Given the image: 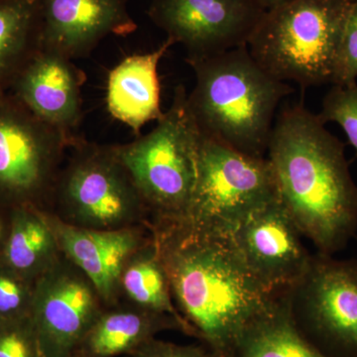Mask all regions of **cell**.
I'll return each mask as SVG.
<instances>
[{"mask_svg":"<svg viewBox=\"0 0 357 357\" xmlns=\"http://www.w3.org/2000/svg\"><path fill=\"white\" fill-rule=\"evenodd\" d=\"M59 173L50 206L74 227L115 230L146 225L150 213L114 147L81 138Z\"/></svg>","mask_w":357,"mask_h":357,"instance_id":"cell-6","label":"cell"},{"mask_svg":"<svg viewBox=\"0 0 357 357\" xmlns=\"http://www.w3.org/2000/svg\"><path fill=\"white\" fill-rule=\"evenodd\" d=\"M202 133L188 105L187 89H175L170 107L146 135L112 145L150 213V220L184 218L196 185Z\"/></svg>","mask_w":357,"mask_h":357,"instance_id":"cell-5","label":"cell"},{"mask_svg":"<svg viewBox=\"0 0 357 357\" xmlns=\"http://www.w3.org/2000/svg\"><path fill=\"white\" fill-rule=\"evenodd\" d=\"M175 44L167 38L158 48L128 56L110 70L107 86V107L116 121L139 135L148 122L158 121L161 109L160 61Z\"/></svg>","mask_w":357,"mask_h":357,"instance_id":"cell-16","label":"cell"},{"mask_svg":"<svg viewBox=\"0 0 357 357\" xmlns=\"http://www.w3.org/2000/svg\"><path fill=\"white\" fill-rule=\"evenodd\" d=\"M229 357H328L296 326L289 291L275 296L244 328Z\"/></svg>","mask_w":357,"mask_h":357,"instance_id":"cell-18","label":"cell"},{"mask_svg":"<svg viewBox=\"0 0 357 357\" xmlns=\"http://www.w3.org/2000/svg\"><path fill=\"white\" fill-rule=\"evenodd\" d=\"M121 291L122 301L148 311L172 316L184 326L185 335L194 337L191 328L176 307L168 274L152 232L149 241L138 248L124 265Z\"/></svg>","mask_w":357,"mask_h":357,"instance_id":"cell-20","label":"cell"},{"mask_svg":"<svg viewBox=\"0 0 357 357\" xmlns=\"http://www.w3.org/2000/svg\"><path fill=\"white\" fill-rule=\"evenodd\" d=\"M105 309L88 278L62 255L35 281L31 319L45 357H70Z\"/></svg>","mask_w":357,"mask_h":357,"instance_id":"cell-10","label":"cell"},{"mask_svg":"<svg viewBox=\"0 0 357 357\" xmlns=\"http://www.w3.org/2000/svg\"><path fill=\"white\" fill-rule=\"evenodd\" d=\"M41 48L36 0H0V96Z\"/></svg>","mask_w":357,"mask_h":357,"instance_id":"cell-21","label":"cell"},{"mask_svg":"<svg viewBox=\"0 0 357 357\" xmlns=\"http://www.w3.org/2000/svg\"><path fill=\"white\" fill-rule=\"evenodd\" d=\"M165 331L184 326L169 314L148 311L122 301L105 307L84 335L74 354L79 357L126 356Z\"/></svg>","mask_w":357,"mask_h":357,"instance_id":"cell-17","label":"cell"},{"mask_svg":"<svg viewBox=\"0 0 357 357\" xmlns=\"http://www.w3.org/2000/svg\"><path fill=\"white\" fill-rule=\"evenodd\" d=\"M260 8L263 10L266 11L269 9L274 8V7L280 6L282 3L289 1V0H253Z\"/></svg>","mask_w":357,"mask_h":357,"instance_id":"cell-27","label":"cell"},{"mask_svg":"<svg viewBox=\"0 0 357 357\" xmlns=\"http://www.w3.org/2000/svg\"><path fill=\"white\" fill-rule=\"evenodd\" d=\"M176 307L194 337L229 357L249 321L276 295L249 271L229 230L181 218L148 223Z\"/></svg>","mask_w":357,"mask_h":357,"instance_id":"cell-1","label":"cell"},{"mask_svg":"<svg viewBox=\"0 0 357 357\" xmlns=\"http://www.w3.org/2000/svg\"><path fill=\"white\" fill-rule=\"evenodd\" d=\"M351 0H289L263 13L248 43L278 81L307 89L333 84Z\"/></svg>","mask_w":357,"mask_h":357,"instance_id":"cell-4","label":"cell"},{"mask_svg":"<svg viewBox=\"0 0 357 357\" xmlns=\"http://www.w3.org/2000/svg\"><path fill=\"white\" fill-rule=\"evenodd\" d=\"M62 256L57 239L45 217L33 206L11 208L0 264L35 282Z\"/></svg>","mask_w":357,"mask_h":357,"instance_id":"cell-19","label":"cell"},{"mask_svg":"<svg viewBox=\"0 0 357 357\" xmlns=\"http://www.w3.org/2000/svg\"><path fill=\"white\" fill-rule=\"evenodd\" d=\"M302 335L328 357H357V258L317 253L290 291Z\"/></svg>","mask_w":357,"mask_h":357,"instance_id":"cell-9","label":"cell"},{"mask_svg":"<svg viewBox=\"0 0 357 357\" xmlns=\"http://www.w3.org/2000/svg\"><path fill=\"white\" fill-rule=\"evenodd\" d=\"M34 284L0 264V321L31 316Z\"/></svg>","mask_w":357,"mask_h":357,"instance_id":"cell-23","label":"cell"},{"mask_svg":"<svg viewBox=\"0 0 357 357\" xmlns=\"http://www.w3.org/2000/svg\"><path fill=\"white\" fill-rule=\"evenodd\" d=\"M0 357H45L31 316L0 321Z\"/></svg>","mask_w":357,"mask_h":357,"instance_id":"cell-24","label":"cell"},{"mask_svg":"<svg viewBox=\"0 0 357 357\" xmlns=\"http://www.w3.org/2000/svg\"><path fill=\"white\" fill-rule=\"evenodd\" d=\"M318 115L324 123L338 124L357 154V83L333 84L324 98Z\"/></svg>","mask_w":357,"mask_h":357,"instance_id":"cell-22","label":"cell"},{"mask_svg":"<svg viewBox=\"0 0 357 357\" xmlns=\"http://www.w3.org/2000/svg\"><path fill=\"white\" fill-rule=\"evenodd\" d=\"M304 105L277 116L267 157L282 203L319 253L335 255L357 230V187L344 146Z\"/></svg>","mask_w":357,"mask_h":357,"instance_id":"cell-2","label":"cell"},{"mask_svg":"<svg viewBox=\"0 0 357 357\" xmlns=\"http://www.w3.org/2000/svg\"><path fill=\"white\" fill-rule=\"evenodd\" d=\"M72 144L10 93L0 96V199L48 210Z\"/></svg>","mask_w":357,"mask_h":357,"instance_id":"cell-7","label":"cell"},{"mask_svg":"<svg viewBox=\"0 0 357 357\" xmlns=\"http://www.w3.org/2000/svg\"><path fill=\"white\" fill-rule=\"evenodd\" d=\"M357 83V0L352 1L345 21L337 70L333 84L349 86Z\"/></svg>","mask_w":357,"mask_h":357,"instance_id":"cell-25","label":"cell"},{"mask_svg":"<svg viewBox=\"0 0 357 357\" xmlns=\"http://www.w3.org/2000/svg\"><path fill=\"white\" fill-rule=\"evenodd\" d=\"M351 1H356V0H351Z\"/></svg>","mask_w":357,"mask_h":357,"instance_id":"cell-30","label":"cell"},{"mask_svg":"<svg viewBox=\"0 0 357 357\" xmlns=\"http://www.w3.org/2000/svg\"><path fill=\"white\" fill-rule=\"evenodd\" d=\"M62 255L93 284L105 307L122 302L121 276L130 256L151 237L148 225L115 230L83 229L68 225L45 210Z\"/></svg>","mask_w":357,"mask_h":357,"instance_id":"cell-15","label":"cell"},{"mask_svg":"<svg viewBox=\"0 0 357 357\" xmlns=\"http://www.w3.org/2000/svg\"><path fill=\"white\" fill-rule=\"evenodd\" d=\"M70 357H79V356H76V354H73V356H70Z\"/></svg>","mask_w":357,"mask_h":357,"instance_id":"cell-29","label":"cell"},{"mask_svg":"<svg viewBox=\"0 0 357 357\" xmlns=\"http://www.w3.org/2000/svg\"><path fill=\"white\" fill-rule=\"evenodd\" d=\"M4 230H6V227H4L3 220L0 218V241H2L4 236Z\"/></svg>","mask_w":357,"mask_h":357,"instance_id":"cell-28","label":"cell"},{"mask_svg":"<svg viewBox=\"0 0 357 357\" xmlns=\"http://www.w3.org/2000/svg\"><path fill=\"white\" fill-rule=\"evenodd\" d=\"M41 48L86 58L109 36H128L137 24L128 0H36Z\"/></svg>","mask_w":357,"mask_h":357,"instance_id":"cell-13","label":"cell"},{"mask_svg":"<svg viewBox=\"0 0 357 357\" xmlns=\"http://www.w3.org/2000/svg\"><path fill=\"white\" fill-rule=\"evenodd\" d=\"M185 61L196 77L188 105L202 135L265 158L276 110L294 89L262 69L248 46Z\"/></svg>","mask_w":357,"mask_h":357,"instance_id":"cell-3","label":"cell"},{"mask_svg":"<svg viewBox=\"0 0 357 357\" xmlns=\"http://www.w3.org/2000/svg\"><path fill=\"white\" fill-rule=\"evenodd\" d=\"M264 13L253 0H152L147 11L187 59L248 46Z\"/></svg>","mask_w":357,"mask_h":357,"instance_id":"cell-12","label":"cell"},{"mask_svg":"<svg viewBox=\"0 0 357 357\" xmlns=\"http://www.w3.org/2000/svg\"><path fill=\"white\" fill-rule=\"evenodd\" d=\"M86 76L73 60L40 48L26 63L9 93L40 121L75 144L82 121V86ZM70 146V147H72Z\"/></svg>","mask_w":357,"mask_h":357,"instance_id":"cell-14","label":"cell"},{"mask_svg":"<svg viewBox=\"0 0 357 357\" xmlns=\"http://www.w3.org/2000/svg\"><path fill=\"white\" fill-rule=\"evenodd\" d=\"M276 196V181L266 157L249 156L202 135L196 185L185 220L229 231Z\"/></svg>","mask_w":357,"mask_h":357,"instance_id":"cell-8","label":"cell"},{"mask_svg":"<svg viewBox=\"0 0 357 357\" xmlns=\"http://www.w3.org/2000/svg\"><path fill=\"white\" fill-rule=\"evenodd\" d=\"M124 357H220L206 345H181L155 337Z\"/></svg>","mask_w":357,"mask_h":357,"instance_id":"cell-26","label":"cell"},{"mask_svg":"<svg viewBox=\"0 0 357 357\" xmlns=\"http://www.w3.org/2000/svg\"><path fill=\"white\" fill-rule=\"evenodd\" d=\"M229 234L249 271L271 295L290 291L311 264L312 255L279 196L250 211Z\"/></svg>","mask_w":357,"mask_h":357,"instance_id":"cell-11","label":"cell"}]
</instances>
